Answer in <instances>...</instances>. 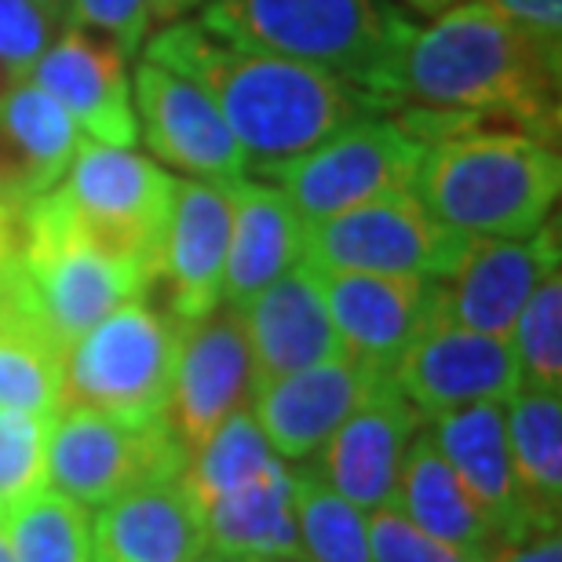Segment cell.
Here are the masks:
<instances>
[{
  "label": "cell",
  "instance_id": "obj_5",
  "mask_svg": "<svg viewBox=\"0 0 562 562\" xmlns=\"http://www.w3.org/2000/svg\"><path fill=\"white\" fill-rule=\"evenodd\" d=\"M198 22L238 48L322 66L369 95L406 19L380 0H205Z\"/></svg>",
  "mask_w": 562,
  "mask_h": 562
},
{
  "label": "cell",
  "instance_id": "obj_26",
  "mask_svg": "<svg viewBox=\"0 0 562 562\" xmlns=\"http://www.w3.org/2000/svg\"><path fill=\"white\" fill-rule=\"evenodd\" d=\"M512 475L526 530H559L562 512V395L519 387L504 402Z\"/></svg>",
  "mask_w": 562,
  "mask_h": 562
},
{
  "label": "cell",
  "instance_id": "obj_37",
  "mask_svg": "<svg viewBox=\"0 0 562 562\" xmlns=\"http://www.w3.org/2000/svg\"><path fill=\"white\" fill-rule=\"evenodd\" d=\"M497 11H504L512 22H519L522 30H530L533 37L548 41L559 48L562 37V0H486Z\"/></svg>",
  "mask_w": 562,
  "mask_h": 562
},
{
  "label": "cell",
  "instance_id": "obj_35",
  "mask_svg": "<svg viewBox=\"0 0 562 562\" xmlns=\"http://www.w3.org/2000/svg\"><path fill=\"white\" fill-rule=\"evenodd\" d=\"M66 26H85L110 37L128 63H139L154 26V0H70Z\"/></svg>",
  "mask_w": 562,
  "mask_h": 562
},
{
  "label": "cell",
  "instance_id": "obj_22",
  "mask_svg": "<svg viewBox=\"0 0 562 562\" xmlns=\"http://www.w3.org/2000/svg\"><path fill=\"white\" fill-rule=\"evenodd\" d=\"M427 435H431L438 453L446 457V464L471 490L479 508L490 515L504 544L530 537L519 508V493H515L508 431H504V402H479V406L431 417Z\"/></svg>",
  "mask_w": 562,
  "mask_h": 562
},
{
  "label": "cell",
  "instance_id": "obj_47",
  "mask_svg": "<svg viewBox=\"0 0 562 562\" xmlns=\"http://www.w3.org/2000/svg\"><path fill=\"white\" fill-rule=\"evenodd\" d=\"M274 562H307V559H303V555H296V559H274Z\"/></svg>",
  "mask_w": 562,
  "mask_h": 562
},
{
  "label": "cell",
  "instance_id": "obj_3",
  "mask_svg": "<svg viewBox=\"0 0 562 562\" xmlns=\"http://www.w3.org/2000/svg\"><path fill=\"white\" fill-rule=\"evenodd\" d=\"M562 187L555 143L519 128H471L424 143L413 194L464 238H530Z\"/></svg>",
  "mask_w": 562,
  "mask_h": 562
},
{
  "label": "cell",
  "instance_id": "obj_30",
  "mask_svg": "<svg viewBox=\"0 0 562 562\" xmlns=\"http://www.w3.org/2000/svg\"><path fill=\"white\" fill-rule=\"evenodd\" d=\"M15 562H95L92 519L81 504L44 490L0 519Z\"/></svg>",
  "mask_w": 562,
  "mask_h": 562
},
{
  "label": "cell",
  "instance_id": "obj_41",
  "mask_svg": "<svg viewBox=\"0 0 562 562\" xmlns=\"http://www.w3.org/2000/svg\"><path fill=\"white\" fill-rule=\"evenodd\" d=\"M22 77H26V74L15 70V66H11V63L0 59V99H4V95L11 92V88H15V85L22 81Z\"/></svg>",
  "mask_w": 562,
  "mask_h": 562
},
{
  "label": "cell",
  "instance_id": "obj_2",
  "mask_svg": "<svg viewBox=\"0 0 562 562\" xmlns=\"http://www.w3.org/2000/svg\"><path fill=\"white\" fill-rule=\"evenodd\" d=\"M143 59L205 88L260 172L376 110L373 99L344 77L285 55L238 48L198 19H176L146 37Z\"/></svg>",
  "mask_w": 562,
  "mask_h": 562
},
{
  "label": "cell",
  "instance_id": "obj_17",
  "mask_svg": "<svg viewBox=\"0 0 562 562\" xmlns=\"http://www.w3.org/2000/svg\"><path fill=\"white\" fill-rule=\"evenodd\" d=\"M420 427L424 417L387 380L373 398L362 402L325 438V446L314 453L311 475L366 515L376 508H391L402 460H406L409 442L417 438Z\"/></svg>",
  "mask_w": 562,
  "mask_h": 562
},
{
  "label": "cell",
  "instance_id": "obj_10",
  "mask_svg": "<svg viewBox=\"0 0 562 562\" xmlns=\"http://www.w3.org/2000/svg\"><path fill=\"white\" fill-rule=\"evenodd\" d=\"M59 183L70 194L85 231L103 249L139 263L157 281L176 176L132 146L81 143Z\"/></svg>",
  "mask_w": 562,
  "mask_h": 562
},
{
  "label": "cell",
  "instance_id": "obj_15",
  "mask_svg": "<svg viewBox=\"0 0 562 562\" xmlns=\"http://www.w3.org/2000/svg\"><path fill=\"white\" fill-rule=\"evenodd\" d=\"M26 81L44 88L92 143L132 146L139 139L128 59L103 33L63 26L59 37L30 66Z\"/></svg>",
  "mask_w": 562,
  "mask_h": 562
},
{
  "label": "cell",
  "instance_id": "obj_1",
  "mask_svg": "<svg viewBox=\"0 0 562 562\" xmlns=\"http://www.w3.org/2000/svg\"><path fill=\"white\" fill-rule=\"evenodd\" d=\"M369 99L398 110L395 121L420 143L471 128H519L555 143L559 48L486 0L449 4L427 26L402 22Z\"/></svg>",
  "mask_w": 562,
  "mask_h": 562
},
{
  "label": "cell",
  "instance_id": "obj_31",
  "mask_svg": "<svg viewBox=\"0 0 562 562\" xmlns=\"http://www.w3.org/2000/svg\"><path fill=\"white\" fill-rule=\"evenodd\" d=\"M296 530L307 562H373L366 512L296 471Z\"/></svg>",
  "mask_w": 562,
  "mask_h": 562
},
{
  "label": "cell",
  "instance_id": "obj_16",
  "mask_svg": "<svg viewBox=\"0 0 562 562\" xmlns=\"http://www.w3.org/2000/svg\"><path fill=\"white\" fill-rule=\"evenodd\" d=\"M314 271V267H311ZM344 355L391 376L402 351L435 318V278L314 271Z\"/></svg>",
  "mask_w": 562,
  "mask_h": 562
},
{
  "label": "cell",
  "instance_id": "obj_19",
  "mask_svg": "<svg viewBox=\"0 0 562 562\" xmlns=\"http://www.w3.org/2000/svg\"><path fill=\"white\" fill-rule=\"evenodd\" d=\"M391 376L376 373L351 355L307 366L256 387L252 413L281 460H311L336 427L376 395Z\"/></svg>",
  "mask_w": 562,
  "mask_h": 562
},
{
  "label": "cell",
  "instance_id": "obj_44",
  "mask_svg": "<svg viewBox=\"0 0 562 562\" xmlns=\"http://www.w3.org/2000/svg\"><path fill=\"white\" fill-rule=\"evenodd\" d=\"M190 562H245V559H234V555H223V552H212V548H205L198 559H190Z\"/></svg>",
  "mask_w": 562,
  "mask_h": 562
},
{
  "label": "cell",
  "instance_id": "obj_33",
  "mask_svg": "<svg viewBox=\"0 0 562 562\" xmlns=\"http://www.w3.org/2000/svg\"><path fill=\"white\" fill-rule=\"evenodd\" d=\"M52 417L0 409V519L48 490Z\"/></svg>",
  "mask_w": 562,
  "mask_h": 562
},
{
  "label": "cell",
  "instance_id": "obj_45",
  "mask_svg": "<svg viewBox=\"0 0 562 562\" xmlns=\"http://www.w3.org/2000/svg\"><path fill=\"white\" fill-rule=\"evenodd\" d=\"M0 562H15V555H11V544H8L4 526H0Z\"/></svg>",
  "mask_w": 562,
  "mask_h": 562
},
{
  "label": "cell",
  "instance_id": "obj_13",
  "mask_svg": "<svg viewBox=\"0 0 562 562\" xmlns=\"http://www.w3.org/2000/svg\"><path fill=\"white\" fill-rule=\"evenodd\" d=\"M132 103L143 139L161 165L209 183H231L249 172V154L201 85L143 59L132 70Z\"/></svg>",
  "mask_w": 562,
  "mask_h": 562
},
{
  "label": "cell",
  "instance_id": "obj_28",
  "mask_svg": "<svg viewBox=\"0 0 562 562\" xmlns=\"http://www.w3.org/2000/svg\"><path fill=\"white\" fill-rule=\"evenodd\" d=\"M274 457L278 453L267 442L252 406H245L231 413L198 449H190L187 464L179 471V486L187 490V497L205 515L220 497L252 482Z\"/></svg>",
  "mask_w": 562,
  "mask_h": 562
},
{
  "label": "cell",
  "instance_id": "obj_14",
  "mask_svg": "<svg viewBox=\"0 0 562 562\" xmlns=\"http://www.w3.org/2000/svg\"><path fill=\"white\" fill-rule=\"evenodd\" d=\"M552 271H559L555 227L533 231L530 238H471L453 271L435 281L438 314L508 340L526 300Z\"/></svg>",
  "mask_w": 562,
  "mask_h": 562
},
{
  "label": "cell",
  "instance_id": "obj_8",
  "mask_svg": "<svg viewBox=\"0 0 562 562\" xmlns=\"http://www.w3.org/2000/svg\"><path fill=\"white\" fill-rule=\"evenodd\" d=\"M464 234L442 227L413 190L303 223V263L314 271H362L446 278L468 249Z\"/></svg>",
  "mask_w": 562,
  "mask_h": 562
},
{
  "label": "cell",
  "instance_id": "obj_27",
  "mask_svg": "<svg viewBox=\"0 0 562 562\" xmlns=\"http://www.w3.org/2000/svg\"><path fill=\"white\" fill-rule=\"evenodd\" d=\"M63 347L19 303L11 274L8 303L0 311V409L55 417L63 402Z\"/></svg>",
  "mask_w": 562,
  "mask_h": 562
},
{
  "label": "cell",
  "instance_id": "obj_38",
  "mask_svg": "<svg viewBox=\"0 0 562 562\" xmlns=\"http://www.w3.org/2000/svg\"><path fill=\"white\" fill-rule=\"evenodd\" d=\"M497 562H562V533L541 530V533L522 537V541L501 544Z\"/></svg>",
  "mask_w": 562,
  "mask_h": 562
},
{
  "label": "cell",
  "instance_id": "obj_9",
  "mask_svg": "<svg viewBox=\"0 0 562 562\" xmlns=\"http://www.w3.org/2000/svg\"><path fill=\"white\" fill-rule=\"evenodd\" d=\"M424 143L395 117H358L329 139L278 161L263 176H274L303 223H318L366 201L413 190Z\"/></svg>",
  "mask_w": 562,
  "mask_h": 562
},
{
  "label": "cell",
  "instance_id": "obj_24",
  "mask_svg": "<svg viewBox=\"0 0 562 562\" xmlns=\"http://www.w3.org/2000/svg\"><path fill=\"white\" fill-rule=\"evenodd\" d=\"M205 548L245 562L296 559V471L274 457L252 482L220 497L205 512Z\"/></svg>",
  "mask_w": 562,
  "mask_h": 562
},
{
  "label": "cell",
  "instance_id": "obj_39",
  "mask_svg": "<svg viewBox=\"0 0 562 562\" xmlns=\"http://www.w3.org/2000/svg\"><path fill=\"white\" fill-rule=\"evenodd\" d=\"M19 260H22V216H19V205L0 201V281L15 274Z\"/></svg>",
  "mask_w": 562,
  "mask_h": 562
},
{
  "label": "cell",
  "instance_id": "obj_20",
  "mask_svg": "<svg viewBox=\"0 0 562 562\" xmlns=\"http://www.w3.org/2000/svg\"><path fill=\"white\" fill-rule=\"evenodd\" d=\"M238 314L249 340L256 387L344 355L318 289V274L303 260L274 278L263 292H256Z\"/></svg>",
  "mask_w": 562,
  "mask_h": 562
},
{
  "label": "cell",
  "instance_id": "obj_29",
  "mask_svg": "<svg viewBox=\"0 0 562 562\" xmlns=\"http://www.w3.org/2000/svg\"><path fill=\"white\" fill-rule=\"evenodd\" d=\"M0 128L22 150L44 190L59 183L85 143L77 121L26 77L0 99Z\"/></svg>",
  "mask_w": 562,
  "mask_h": 562
},
{
  "label": "cell",
  "instance_id": "obj_18",
  "mask_svg": "<svg viewBox=\"0 0 562 562\" xmlns=\"http://www.w3.org/2000/svg\"><path fill=\"white\" fill-rule=\"evenodd\" d=\"M231 231L234 198L227 183L176 179L161 263H157V281H165L168 314L176 322H198L223 303Z\"/></svg>",
  "mask_w": 562,
  "mask_h": 562
},
{
  "label": "cell",
  "instance_id": "obj_21",
  "mask_svg": "<svg viewBox=\"0 0 562 562\" xmlns=\"http://www.w3.org/2000/svg\"><path fill=\"white\" fill-rule=\"evenodd\" d=\"M205 552V515L176 482H154L99 508L95 562H190Z\"/></svg>",
  "mask_w": 562,
  "mask_h": 562
},
{
  "label": "cell",
  "instance_id": "obj_23",
  "mask_svg": "<svg viewBox=\"0 0 562 562\" xmlns=\"http://www.w3.org/2000/svg\"><path fill=\"white\" fill-rule=\"evenodd\" d=\"M234 231L227 271H223V300L227 307H245L256 292L303 260V220L274 183L231 179Z\"/></svg>",
  "mask_w": 562,
  "mask_h": 562
},
{
  "label": "cell",
  "instance_id": "obj_36",
  "mask_svg": "<svg viewBox=\"0 0 562 562\" xmlns=\"http://www.w3.org/2000/svg\"><path fill=\"white\" fill-rule=\"evenodd\" d=\"M63 33V22L33 0H0V59L30 74L44 48Z\"/></svg>",
  "mask_w": 562,
  "mask_h": 562
},
{
  "label": "cell",
  "instance_id": "obj_43",
  "mask_svg": "<svg viewBox=\"0 0 562 562\" xmlns=\"http://www.w3.org/2000/svg\"><path fill=\"white\" fill-rule=\"evenodd\" d=\"M33 4H41L48 15H55L66 26V11H70V0H33Z\"/></svg>",
  "mask_w": 562,
  "mask_h": 562
},
{
  "label": "cell",
  "instance_id": "obj_42",
  "mask_svg": "<svg viewBox=\"0 0 562 562\" xmlns=\"http://www.w3.org/2000/svg\"><path fill=\"white\" fill-rule=\"evenodd\" d=\"M402 4H409L413 11H420V15H438V11H446L449 4H457V0H402Z\"/></svg>",
  "mask_w": 562,
  "mask_h": 562
},
{
  "label": "cell",
  "instance_id": "obj_25",
  "mask_svg": "<svg viewBox=\"0 0 562 562\" xmlns=\"http://www.w3.org/2000/svg\"><path fill=\"white\" fill-rule=\"evenodd\" d=\"M391 508H398L417 530L431 533L446 544L471 548V552H493V548L504 544L490 515L479 508L471 490L435 449L427 427H420L417 438L409 442Z\"/></svg>",
  "mask_w": 562,
  "mask_h": 562
},
{
  "label": "cell",
  "instance_id": "obj_12",
  "mask_svg": "<svg viewBox=\"0 0 562 562\" xmlns=\"http://www.w3.org/2000/svg\"><path fill=\"white\" fill-rule=\"evenodd\" d=\"M256 398V373L238 307H216L205 318L183 322L172 395L165 406L168 431L183 453L198 449L216 427Z\"/></svg>",
  "mask_w": 562,
  "mask_h": 562
},
{
  "label": "cell",
  "instance_id": "obj_4",
  "mask_svg": "<svg viewBox=\"0 0 562 562\" xmlns=\"http://www.w3.org/2000/svg\"><path fill=\"white\" fill-rule=\"evenodd\" d=\"M22 260L15 271L19 303L70 347L95 322H103L121 303L143 300L154 289L150 271L125 256L103 249L85 231L70 194L55 183L44 194L22 201Z\"/></svg>",
  "mask_w": 562,
  "mask_h": 562
},
{
  "label": "cell",
  "instance_id": "obj_40",
  "mask_svg": "<svg viewBox=\"0 0 562 562\" xmlns=\"http://www.w3.org/2000/svg\"><path fill=\"white\" fill-rule=\"evenodd\" d=\"M205 0H154V26H168L176 19H187L190 11H198Z\"/></svg>",
  "mask_w": 562,
  "mask_h": 562
},
{
  "label": "cell",
  "instance_id": "obj_11",
  "mask_svg": "<svg viewBox=\"0 0 562 562\" xmlns=\"http://www.w3.org/2000/svg\"><path fill=\"white\" fill-rule=\"evenodd\" d=\"M391 384L424 420L479 402H508L522 387L504 336L464 329L442 318L438 307L391 369Z\"/></svg>",
  "mask_w": 562,
  "mask_h": 562
},
{
  "label": "cell",
  "instance_id": "obj_46",
  "mask_svg": "<svg viewBox=\"0 0 562 562\" xmlns=\"http://www.w3.org/2000/svg\"><path fill=\"white\" fill-rule=\"evenodd\" d=\"M15 271H19V267H15ZM8 292H11V278L0 281V311H4V303H8Z\"/></svg>",
  "mask_w": 562,
  "mask_h": 562
},
{
  "label": "cell",
  "instance_id": "obj_34",
  "mask_svg": "<svg viewBox=\"0 0 562 562\" xmlns=\"http://www.w3.org/2000/svg\"><path fill=\"white\" fill-rule=\"evenodd\" d=\"M366 530H369L373 562H497L501 555V548H493V552H471V548L438 541V537L417 530L398 508L369 512Z\"/></svg>",
  "mask_w": 562,
  "mask_h": 562
},
{
  "label": "cell",
  "instance_id": "obj_6",
  "mask_svg": "<svg viewBox=\"0 0 562 562\" xmlns=\"http://www.w3.org/2000/svg\"><path fill=\"white\" fill-rule=\"evenodd\" d=\"M179 329L183 322L150 307L146 296L121 303L66 347L59 409H92L125 424L165 420Z\"/></svg>",
  "mask_w": 562,
  "mask_h": 562
},
{
  "label": "cell",
  "instance_id": "obj_7",
  "mask_svg": "<svg viewBox=\"0 0 562 562\" xmlns=\"http://www.w3.org/2000/svg\"><path fill=\"white\" fill-rule=\"evenodd\" d=\"M183 464L187 453L165 420L125 424L66 406L48 427V490L81 508H103L139 486L176 482Z\"/></svg>",
  "mask_w": 562,
  "mask_h": 562
},
{
  "label": "cell",
  "instance_id": "obj_32",
  "mask_svg": "<svg viewBox=\"0 0 562 562\" xmlns=\"http://www.w3.org/2000/svg\"><path fill=\"white\" fill-rule=\"evenodd\" d=\"M512 355L519 366V384L530 391H559L562 395V274L552 271L522 314L512 325Z\"/></svg>",
  "mask_w": 562,
  "mask_h": 562
}]
</instances>
